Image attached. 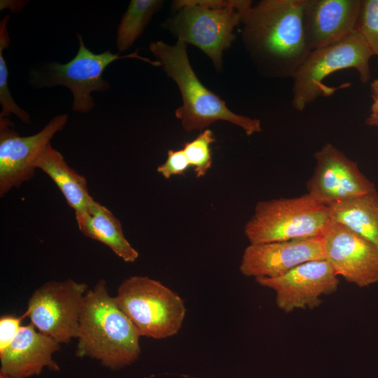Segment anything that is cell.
Returning <instances> with one entry per match:
<instances>
[{
  "instance_id": "cell-1",
  "label": "cell",
  "mask_w": 378,
  "mask_h": 378,
  "mask_svg": "<svg viewBox=\"0 0 378 378\" xmlns=\"http://www.w3.org/2000/svg\"><path fill=\"white\" fill-rule=\"evenodd\" d=\"M304 0H262L248 9L241 38L262 76L293 78L310 50L303 29Z\"/></svg>"
},
{
  "instance_id": "cell-2",
  "label": "cell",
  "mask_w": 378,
  "mask_h": 378,
  "mask_svg": "<svg viewBox=\"0 0 378 378\" xmlns=\"http://www.w3.org/2000/svg\"><path fill=\"white\" fill-rule=\"evenodd\" d=\"M140 335L99 280L85 293L79 318L76 355L97 360L115 370L134 363L139 357Z\"/></svg>"
},
{
  "instance_id": "cell-3",
  "label": "cell",
  "mask_w": 378,
  "mask_h": 378,
  "mask_svg": "<svg viewBox=\"0 0 378 378\" xmlns=\"http://www.w3.org/2000/svg\"><path fill=\"white\" fill-rule=\"evenodd\" d=\"M149 50L179 89L182 105L176 109L175 116L185 131H203L219 120L241 127L247 136L262 131L259 119L234 113L220 97L201 83L190 63L186 43L177 41L171 46L158 41L150 43Z\"/></svg>"
},
{
  "instance_id": "cell-4",
  "label": "cell",
  "mask_w": 378,
  "mask_h": 378,
  "mask_svg": "<svg viewBox=\"0 0 378 378\" xmlns=\"http://www.w3.org/2000/svg\"><path fill=\"white\" fill-rule=\"evenodd\" d=\"M252 5L249 0H178L176 14L164 24L177 41L202 50L217 71L223 66V52L236 38L234 31L241 24Z\"/></svg>"
},
{
  "instance_id": "cell-5",
  "label": "cell",
  "mask_w": 378,
  "mask_h": 378,
  "mask_svg": "<svg viewBox=\"0 0 378 378\" xmlns=\"http://www.w3.org/2000/svg\"><path fill=\"white\" fill-rule=\"evenodd\" d=\"M330 223V207L306 193L258 202L244 232L250 244L323 237Z\"/></svg>"
},
{
  "instance_id": "cell-6",
  "label": "cell",
  "mask_w": 378,
  "mask_h": 378,
  "mask_svg": "<svg viewBox=\"0 0 378 378\" xmlns=\"http://www.w3.org/2000/svg\"><path fill=\"white\" fill-rule=\"evenodd\" d=\"M372 56L357 30L337 43L310 51L293 78V107L302 111L317 98L349 87V83L335 88L324 84L326 78L338 71L354 69L360 81L368 83L371 78L370 60Z\"/></svg>"
},
{
  "instance_id": "cell-7",
  "label": "cell",
  "mask_w": 378,
  "mask_h": 378,
  "mask_svg": "<svg viewBox=\"0 0 378 378\" xmlns=\"http://www.w3.org/2000/svg\"><path fill=\"white\" fill-rule=\"evenodd\" d=\"M140 336L165 339L176 335L186 309L183 299L160 281L145 276L125 279L114 297Z\"/></svg>"
},
{
  "instance_id": "cell-8",
  "label": "cell",
  "mask_w": 378,
  "mask_h": 378,
  "mask_svg": "<svg viewBox=\"0 0 378 378\" xmlns=\"http://www.w3.org/2000/svg\"><path fill=\"white\" fill-rule=\"evenodd\" d=\"M79 48L76 56L65 64L49 63L43 70L35 71L31 81L36 88H50L63 85L73 94L72 110L87 113L94 106L91 97L92 92H105L110 88L109 83L102 77L105 69L113 62L134 58L155 66H160L155 60L139 55L138 50L131 54L120 55L110 50L96 54L85 47L83 37L77 34Z\"/></svg>"
},
{
  "instance_id": "cell-9",
  "label": "cell",
  "mask_w": 378,
  "mask_h": 378,
  "mask_svg": "<svg viewBox=\"0 0 378 378\" xmlns=\"http://www.w3.org/2000/svg\"><path fill=\"white\" fill-rule=\"evenodd\" d=\"M87 291L86 284L71 279L46 282L33 293L24 314L40 332L68 343L77 338Z\"/></svg>"
},
{
  "instance_id": "cell-10",
  "label": "cell",
  "mask_w": 378,
  "mask_h": 378,
  "mask_svg": "<svg viewBox=\"0 0 378 378\" xmlns=\"http://www.w3.org/2000/svg\"><path fill=\"white\" fill-rule=\"evenodd\" d=\"M67 114L55 116L38 133L22 136L8 118H0V196L4 197L34 175V163L55 134L66 125Z\"/></svg>"
},
{
  "instance_id": "cell-11",
  "label": "cell",
  "mask_w": 378,
  "mask_h": 378,
  "mask_svg": "<svg viewBox=\"0 0 378 378\" xmlns=\"http://www.w3.org/2000/svg\"><path fill=\"white\" fill-rule=\"evenodd\" d=\"M316 167L307 183V193L331 207L377 191L374 184L333 144L327 143L314 153Z\"/></svg>"
},
{
  "instance_id": "cell-12",
  "label": "cell",
  "mask_w": 378,
  "mask_h": 378,
  "mask_svg": "<svg viewBox=\"0 0 378 378\" xmlns=\"http://www.w3.org/2000/svg\"><path fill=\"white\" fill-rule=\"evenodd\" d=\"M255 281L275 292L276 304L285 313L318 307L323 301L321 296L335 293L340 283L326 259L308 261L280 276Z\"/></svg>"
},
{
  "instance_id": "cell-13",
  "label": "cell",
  "mask_w": 378,
  "mask_h": 378,
  "mask_svg": "<svg viewBox=\"0 0 378 378\" xmlns=\"http://www.w3.org/2000/svg\"><path fill=\"white\" fill-rule=\"evenodd\" d=\"M323 240L326 259L338 276L360 288L378 283V246L332 220Z\"/></svg>"
},
{
  "instance_id": "cell-14",
  "label": "cell",
  "mask_w": 378,
  "mask_h": 378,
  "mask_svg": "<svg viewBox=\"0 0 378 378\" xmlns=\"http://www.w3.org/2000/svg\"><path fill=\"white\" fill-rule=\"evenodd\" d=\"M326 259L323 237L249 244L239 270L248 277L274 278L311 260Z\"/></svg>"
},
{
  "instance_id": "cell-15",
  "label": "cell",
  "mask_w": 378,
  "mask_h": 378,
  "mask_svg": "<svg viewBox=\"0 0 378 378\" xmlns=\"http://www.w3.org/2000/svg\"><path fill=\"white\" fill-rule=\"evenodd\" d=\"M361 0H304L303 29L310 51L337 43L357 30Z\"/></svg>"
},
{
  "instance_id": "cell-16",
  "label": "cell",
  "mask_w": 378,
  "mask_h": 378,
  "mask_svg": "<svg viewBox=\"0 0 378 378\" xmlns=\"http://www.w3.org/2000/svg\"><path fill=\"white\" fill-rule=\"evenodd\" d=\"M59 349V343L36 331L33 323L22 326L10 345L0 352V370L10 378L37 376L45 368L57 372L60 368L52 356Z\"/></svg>"
},
{
  "instance_id": "cell-17",
  "label": "cell",
  "mask_w": 378,
  "mask_h": 378,
  "mask_svg": "<svg viewBox=\"0 0 378 378\" xmlns=\"http://www.w3.org/2000/svg\"><path fill=\"white\" fill-rule=\"evenodd\" d=\"M75 216L85 237L105 244L126 262H134L139 258L138 251L124 235L121 222L106 206L94 201Z\"/></svg>"
},
{
  "instance_id": "cell-18",
  "label": "cell",
  "mask_w": 378,
  "mask_h": 378,
  "mask_svg": "<svg viewBox=\"0 0 378 378\" xmlns=\"http://www.w3.org/2000/svg\"><path fill=\"white\" fill-rule=\"evenodd\" d=\"M34 167L50 176L75 212L85 210L94 201L89 192L86 178L72 169L50 144L39 154Z\"/></svg>"
},
{
  "instance_id": "cell-19",
  "label": "cell",
  "mask_w": 378,
  "mask_h": 378,
  "mask_svg": "<svg viewBox=\"0 0 378 378\" xmlns=\"http://www.w3.org/2000/svg\"><path fill=\"white\" fill-rule=\"evenodd\" d=\"M330 209L332 221L378 246L377 191L337 204Z\"/></svg>"
},
{
  "instance_id": "cell-20",
  "label": "cell",
  "mask_w": 378,
  "mask_h": 378,
  "mask_svg": "<svg viewBox=\"0 0 378 378\" xmlns=\"http://www.w3.org/2000/svg\"><path fill=\"white\" fill-rule=\"evenodd\" d=\"M163 1L132 0L118 27L116 46L119 52L128 50L144 32Z\"/></svg>"
},
{
  "instance_id": "cell-21",
  "label": "cell",
  "mask_w": 378,
  "mask_h": 378,
  "mask_svg": "<svg viewBox=\"0 0 378 378\" xmlns=\"http://www.w3.org/2000/svg\"><path fill=\"white\" fill-rule=\"evenodd\" d=\"M9 15H6L0 22V103L1 111L0 118H8L13 113L24 123H31L29 115L17 105L13 99L8 84V71L4 57V50L10 44L8 32Z\"/></svg>"
},
{
  "instance_id": "cell-22",
  "label": "cell",
  "mask_w": 378,
  "mask_h": 378,
  "mask_svg": "<svg viewBox=\"0 0 378 378\" xmlns=\"http://www.w3.org/2000/svg\"><path fill=\"white\" fill-rule=\"evenodd\" d=\"M215 141L213 132L206 128L201 131L195 139L183 144L182 149L198 178L204 176L211 168V146Z\"/></svg>"
},
{
  "instance_id": "cell-23",
  "label": "cell",
  "mask_w": 378,
  "mask_h": 378,
  "mask_svg": "<svg viewBox=\"0 0 378 378\" xmlns=\"http://www.w3.org/2000/svg\"><path fill=\"white\" fill-rule=\"evenodd\" d=\"M373 55L378 56V0H362L357 24Z\"/></svg>"
},
{
  "instance_id": "cell-24",
  "label": "cell",
  "mask_w": 378,
  "mask_h": 378,
  "mask_svg": "<svg viewBox=\"0 0 378 378\" xmlns=\"http://www.w3.org/2000/svg\"><path fill=\"white\" fill-rule=\"evenodd\" d=\"M190 167L183 149H169L165 162L157 167V172L164 178L169 179L174 176L184 174Z\"/></svg>"
},
{
  "instance_id": "cell-25",
  "label": "cell",
  "mask_w": 378,
  "mask_h": 378,
  "mask_svg": "<svg viewBox=\"0 0 378 378\" xmlns=\"http://www.w3.org/2000/svg\"><path fill=\"white\" fill-rule=\"evenodd\" d=\"M24 313L21 316H3L0 318V352L7 348L14 340L21 328V321L26 318Z\"/></svg>"
},
{
  "instance_id": "cell-26",
  "label": "cell",
  "mask_w": 378,
  "mask_h": 378,
  "mask_svg": "<svg viewBox=\"0 0 378 378\" xmlns=\"http://www.w3.org/2000/svg\"><path fill=\"white\" fill-rule=\"evenodd\" d=\"M371 96L372 98V104L371 106L370 115L366 119V124L370 126H374L378 122V79H374L370 83Z\"/></svg>"
},
{
  "instance_id": "cell-27",
  "label": "cell",
  "mask_w": 378,
  "mask_h": 378,
  "mask_svg": "<svg viewBox=\"0 0 378 378\" xmlns=\"http://www.w3.org/2000/svg\"><path fill=\"white\" fill-rule=\"evenodd\" d=\"M1 8L6 6H10L8 8L12 12L19 11L25 5V1H1Z\"/></svg>"
},
{
  "instance_id": "cell-28",
  "label": "cell",
  "mask_w": 378,
  "mask_h": 378,
  "mask_svg": "<svg viewBox=\"0 0 378 378\" xmlns=\"http://www.w3.org/2000/svg\"><path fill=\"white\" fill-rule=\"evenodd\" d=\"M0 378H10V377L0 370Z\"/></svg>"
},
{
  "instance_id": "cell-29",
  "label": "cell",
  "mask_w": 378,
  "mask_h": 378,
  "mask_svg": "<svg viewBox=\"0 0 378 378\" xmlns=\"http://www.w3.org/2000/svg\"><path fill=\"white\" fill-rule=\"evenodd\" d=\"M374 126H377V127H378V122L375 124Z\"/></svg>"
}]
</instances>
